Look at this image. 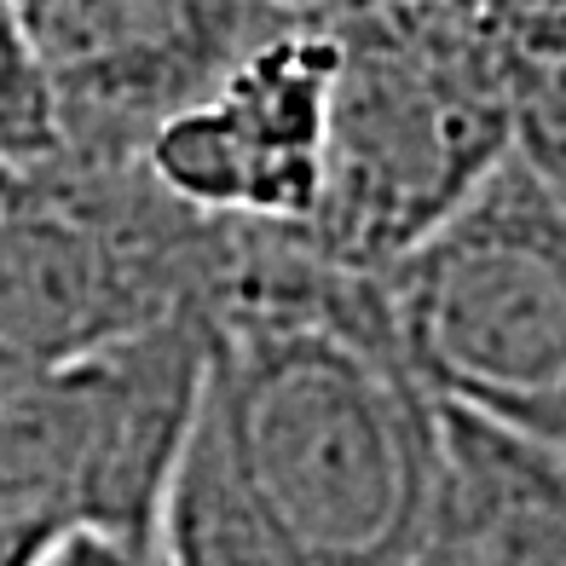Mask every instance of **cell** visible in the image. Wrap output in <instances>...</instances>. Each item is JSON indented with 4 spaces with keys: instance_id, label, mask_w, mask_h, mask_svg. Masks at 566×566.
<instances>
[{
    "instance_id": "1",
    "label": "cell",
    "mask_w": 566,
    "mask_h": 566,
    "mask_svg": "<svg viewBox=\"0 0 566 566\" xmlns=\"http://www.w3.org/2000/svg\"><path fill=\"white\" fill-rule=\"evenodd\" d=\"M440 405L405 370L381 283L249 226L209 306L157 549L168 566H410Z\"/></svg>"
},
{
    "instance_id": "2",
    "label": "cell",
    "mask_w": 566,
    "mask_h": 566,
    "mask_svg": "<svg viewBox=\"0 0 566 566\" xmlns=\"http://www.w3.org/2000/svg\"><path fill=\"white\" fill-rule=\"evenodd\" d=\"M318 202L301 238L347 272H381L433 231L509 145L566 168V75L532 70L451 0H342Z\"/></svg>"
},
{
    "instance_id": "3",
    "label": "cell",
    "mask_w": 566,
    "mask_h": 566,
    "mask_svg": "<svg viewBox=\"0 0 566 566\" xmlns=\"http://www.w3.org/2000/svg\"><path fill=\"white\" fill-rule=\"evenodd\" d=\"M249 226L179 202L145 157L46 145L0 163V370L93 358L209 306Z\"/></svg>"
},
{
    "instance_id": "4",
    "label": "cell",
    "mask_w": 566,
    "mask_h": 566,
    "mask_svg": "<svg viewBox=\"0 0 566 566\" xmlns=\"http://www.w3.org/2000/svg\"><path fill=\"white\" fill-rule=\"evenodd\" d=\"M376 283L433 405L566 446V168L509 145Z\"/></svg>"
},
{
    "instance_id": "5",
    "label": "cell",
    "mask_w": 566,
    "mask_h": 566,
    "mask_svg": "<svg viewBox=\"0 0 566 566\" xmlns=\"http://www.w3.org/2000/svg\"><path fill=\"white\" fill-rule=\"evenodd\" d=\"M209 318L46 370H0V566L70 537L157 549Z\"/></svg>"
},
{
    "instance_id": "6",
    "label": "cell",
    "mask_w": 566,
    "mask_h": 566,
    "mask_svg": "<svg viewBox=\"0 0 566 566\" xmlns=\"http://www.w3.org/2000/svg\"><path fill=\"white\" fill-rule=\"evenodd\" d=\"M53 145L145 157V145L209 98L272 30L266 0H12Z\"/></svg>"
},
{
    "instance_id": "7",
    "label": "cell",
    "mask_w": 566,
    "mask_h": 566,
    "mask_svg": "<svg viewBox=\"0 0 566 566\" xmlns=\"http://www.w3.org/2000/svg\"><path fill=\"white\" fill-rule=\"evenodd\" d=\"M329 70V12L283 23L145 145V168L202 214L301 231L318 202Z\"/></svg>"
},
{
    "instance_id": "8",
    "label": "cell",
    "mask_w": 566,
    "mask_h": 566,
    "mask_svg": "<svg viewBox=\"0 0 566 566\" xmlns=\"http://www.w3.org/2000/svg\"><path fill=\"white\" fill-rule=\"evenodd\" d=\"M410 566H566V446L440 405V462Z\"/></svg>"
},
{
    "instance_id": "9",
    "label": "cell",
    "mask_w": 566,
    "mask_h": 566,
    "mask_svg": "<svg viewBox=\"0 0 566 566\" xmlns=\"http://www.w3.org/2000/svg\"><path fill=\"white\" fill-rule=\"evenodd\" d=\"M46 145H53V116H46V98H41L12 0H0V163L35 157Z\"/></svg>"
},
{
    "instance_id": "10",
    "label": "cell",
    "mask_w": 566,
    "mask_h": 566,
    "mask_svg": "<svg viewBox=\"0 0 566 566\" xmlns=\"http://www.w3.org/2000/svg\"><path fill=\"white\" fill-rule=\"evenodd\" d=\"M451 7L521 64L566 75V0H451Z\"/></svg>"
},
{
    "instance_id": "11",
    "label": "cell",
    "mask_w": 566,
    "mask_h": 566,
    "mask_svg": "<svg viewBox=\"0 0 566 566\" xmlns=\"http://www.w3.org/2000/svg\"><path fill=\"white\" fill-rule=\"evenodd\" d=\"M35 566H168L163 549L150 544H122V537H70V544L46 549Z\"/></svg>"
},
{
    "instance_id": "12",
    "label": "cell",
    "mask_w": 566,
    "mask_h": 566,
    "mask_svg": "<svg viewBox=\"0 0 566 566\" xmlns=\"http://www.w3.org/2000/svg\"><path fill=\"white\" fill-rule=\"evenodd\" d=\"M266 7L290 12V18H324V12H336L342 0H266Z\"/></svg>"
}]
</instances>
